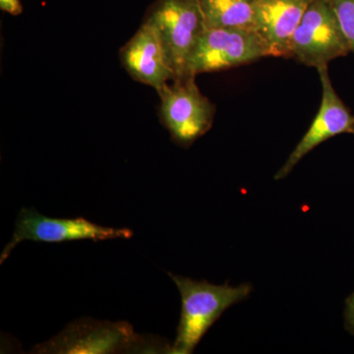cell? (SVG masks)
<instances>
[{
  "mask_svg": "<svg viewBox=\"0 0 354 354\" xmlns=\"http://www.w3.org/2000/svg\"><path fill=\"white\" fill-rule=\"evenodd\" d=\"M195 76L174 79L158 91L160 123L176 145L189 148L213 127L216 106L198 87Z\"/></svg>",
  "mask_w": 354,
  "mask_h": 354,
  "instance_id": "3",
  "label": "cell"
},
{
  "mask_svg": "<svg viewBox=\"0 0 354 354\" xmlns=\"http://www.w3.org/2000/svg\"><path fill=\"white\" fill-rule=\"evenodd\" d=\"M311 0H255L256 32L272 57L290 58V44Z\"/></svg>",
  "mask_w": 354,
  "mask_h": 354,
  "instance_id": "10",
  "label": "cell"
},
{
  "mask_svg": "<svg viewBox=\"0 0 354 354\" xmlns=\"http://www.w3.org/2000/svg\"><path fill=\"white\" fill-rule=\"evenodd\" d=\"M144 22L157 32L176 79L190 76L188 62L207 29L198 0H155Z\"/></svg>",
  "mask_w": 354,
  "mask_h": 354,
  "instance_id": "2",
  "label": "cell"
},
{
  "mask_svg": "<svg viewBox=\"0 0 354 354\" xmlns=\"http://www.w3.org/2000/svg\"><path fill=\"white\" fill-rule=\"evenodd\" d=\"M206 28L256 31L255 0H198Z\"/></svg>",
  "mask_w": 354,
  "mask_h": 354,
  "instance_id": "11",
  "label": "cell"
},
{
  "mask_svg": "<svg viewBox=\"0 0 354 354\" xmlns=\"http://www.w3.org/2000/svg\"><path fill=\"white\" fill-rule=\"evenodd\" d=\"M322 88L320 108L308 130L274 176L276 180L286 178L298 162L324 142L337 135H354V115L333 86L328 66L317 69Z\"/></svg>",
  "mask_w": 354,
  "mask_h": 354,
  "instance_id": "8",
  "label": "cell"
},
{
  "mask_svg": "<svg viewBox=\"0 0 354 354\" xmlns=\"http://www.w3.org/2000/svg\"><path fill=\"white\" fill-rule=\"evenodd\" d=\"M133 232L129 228L104 227L83 216L75 218H50L34 209H20L15 230L10 241L0 254V264L8 259L18 244L23 241L62 243V242L92 241L95 242L111 239H130Z\"/></svg>",
  "mask_w": 354,
  "mask_h": 354,
  "instance_id": "6",
  "label": "cell"
},
{
  "mask_svg": "<svg viewBox=\"0 0 354 354\" xmlns=\"http://www.w3.org/2000/svg\"><path fill=\"white\" fill-rule=\"evenodd\" d=\"M146 339L135 334L127 322L80 319L69 324L50 341L39 344L37 353L106 354L139 351Z\"/></svg>",
  "mask_w": 354,
  "mask_h": 354,
  "instance_id": "7",
  "label": "cell"
},
{
  "mask_svg": "<svg viewBox=\"0 0 354 354\" xmlns=\"http://www.w3.org/2000/svg\"><path fill=\"white\" fill-rule=\"evenodd\" d=\"M351 53L330 0H311L290 44V58L308 67L328 66Z\"/></svg>",
  "mask_w": 354,
  "mask_h": 354,
  "instance_id": "4",
  "label": "cell"
},
{
  "mask_svg": "<svg viewBox=\"0 0 354 354\" xmlns=\"http://www.w3.org/2000/svg\"><path fill=\"white\" fill-rule=\"evenodd\" d=\"M354 55V0H330Z\"/></svg>",
  "mask_w": 354,
  "mask_h": 354,
  "instance_id": "12",
  "label": "cell"
},
{
  "mask_svg": "<svg viewBox=\"0 0 354 354\" xmlns=\"http://www.w3.org/2000/svg\"><path fill=\"white\" fill-rule=\"evenodd\" d=\"M123 68L136 82L160 90L176 79L152 26L143 22L120 50Z\"/></svg>",
  "mask_w": 354,
  "mask_h": 354,
  "instance_id": "9",
  "label": "cell"
},
{
  "mask_svg": "<svg viewBox=\"0 0 354 354\" xmlns=\"http://www.w3.org/2000/svg\"><path fill=\"white\" fill-rule=\"evenodd\" d=\"M181 297V315L169 353H194L204 335L225 311L244 301L253 290L251 283L216 286L169 272Z\"/></svg>",
  "mask_w": 354,
  "mask_h": 354,
  "instance_id": "1",
  "label": "cell"
},
{
  "mask_svg": "<svg viewBox=\"0 0 354 354\" xmlns=\"http://www.w3.org/2000/svg\"><path fill=\"white\" fill-rule=\"evenodd\" d=\"M0 9L13 16L20 15L23 12L20 0H0Z\"/></svg>",
  "mask_w": 354,
  "mask_h": 354,
  "instance_id": "14",
  "label": "cell"
},
{
  "mask_svg": "<svg viewBox=\"0 0 354 354\" xmlns=\"http://www.w3.org/2000/svg\"><path fill=\"white\" fill-rule=\"evenodd\" d=\"M344 315V329L354 335V292L346 298Z\"/></svg>",
  "mask_w": 354,
  "mask_h": 354,
  "instance_id": "13",
  "label": "cell"
},
{
  "mask_svg": "<svg viewBox=\"0 0 354 354\" xmlns=\"http://www.w3.org/2000/svg\"><path fill=\"white\" fill-rule=\"evenodd\" d=\"M270 57L269 46L254 30L207 28L191 55L187 74L196 77Z\"/></svg>",
  "mask_w": 354,
  "mask_h": 354,
  "instance_id": "5",
  "label": "cell"
}]
</instances>
